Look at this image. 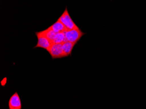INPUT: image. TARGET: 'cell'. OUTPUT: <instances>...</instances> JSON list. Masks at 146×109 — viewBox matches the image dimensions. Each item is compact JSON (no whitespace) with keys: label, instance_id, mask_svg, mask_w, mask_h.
<instances>
[{"label":"cell","instance_id":"obj_2","mask_svg":"<svg viewBox=\"0 0 146 109\" xmlns=\"http://www.w3.org/2000/svg\"><path fill=\"white\" fill-rule=\"evenodd\" d=\"M58 19L65 26L68 30L79 28L75 24L74 21L72 20V18L68 12L67 7L66 8L63 14Z\"/></svg>","mask_w":146,"mask_h":109},{"label":"cell","instance_id":"obj_6","mask_svg":"<svg viewBox=\"0 0 146 109\" xmlns=\"http://www.w3.org/2000/svg\"><path fill=\"white\" fill-rule=\"evenodd\" d=\"M48 28L54 31L56 33L65 32L68 30L67 28L59 19L55 23L51 25Z\"/></svg>","mask_w":146,"mask_h":109},{"label":"cell","instance_id":"obj_7","mask_svg":"<svg viewBox=\"0 0 146 109\" xmlns=\"http://www.w3.org/2000/svg\"><path fill=\"white\" fill-rule=\"evenodd\" d=\"M76 43H72L69 42H65L62 43V50L64 54L65 57L70 55L72 50Z\"/></svg>","mask_w":146,"mask_h":109},{"label":"cell","instance_id":"obj_9","mask_svg":"<svg viewBox=\"0 0 146 109\" xmlns=\"http://www.w3.org/2000/svg\"><path fill=\"white\" fill-rule=\"evenodd\" d=\"M65 42V32L57 33L54 39L52 41V43L58 44Z\"/></svg>","mask_w":146,"mask_h":109},{"label":"cell","instance_id":"obj_3","mask_svg":"<svg viewBox=\"0 0 146 109\" xmlns=\"http://www.w3.org/2000/svg\"><path fill=\"white\" fill-rule=\"evenodd\" d=\"M36 35L37 37L38 42L34 48H42L49 51L52 44V42L42 35L40 32H36Z\"/></svg>","mask_w":146,"mask_h":109},{"label":"cell","instance_id":"obj_8","mask_svg":"<svg viewBox=\"0 0 146 109\" xmlns=\"http://www.w3.org/2000/svg\"><path fill=\"white\" fill-rule=\"evenodd\" d=\"M40 32L44 35L45 37L47 38L52 42V41L54 39L57 33H56L54 31L49 29V28L46 29L44 31H41Z\"/></svg>","mask_w":146,"mask_h":109},{"label":"cell","instance_id":"obj_4","mask_svg":"<svg viewBox=\"0 0 146 109\" xmlns=\"http://www.w3.org/2000/svg\"><path fill=\"white\" fill-rule=\"evenodd\" d=\"M48 52L52 59L65 57L62 50V43H52Z\"/></svg>","mask_w":146,"mask_h":109},{"label":"cell","instance_id":"obj_5","mask_svg":"<svg viewBox=\"0 0 146 109\" xmlns=\"http://www.w3.org/2000/svg\"><path fill=\"white\" fill-rule=\"evenodd\" d=\"M9 106V109H22L21 100L17 92L10 98Z\"/></svg>","mask_w":146,"mask_h":109},{"label":"cell","instance_id":"obj_1","mask_svg":"<svg viewBox=\"0 0 146 109\" xmlns=\"http://www.w3.org/2000/svg\"><path fill=\"white\" fill-rule=\"evenodd\" d=\"M85 33L82 32L80 28L68 30L65 32V42L77 43Z\"/></svg>","mask_w":146,"mask_h":109}]
</instances>
